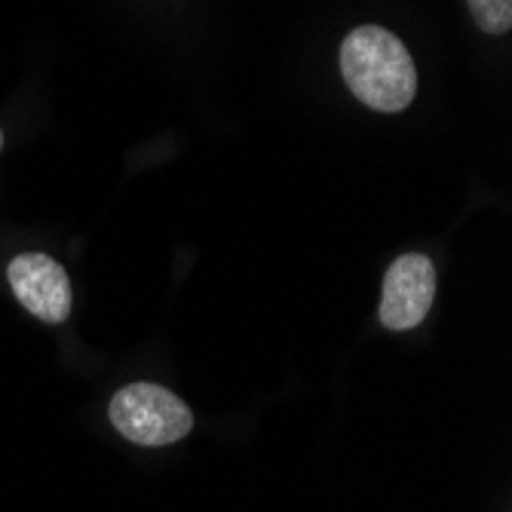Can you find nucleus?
Returning <instances> with one entry per match:
<instances>
[{"mask_svg": "<svg viewBox=\"0 0 512 512\" xmlns=\"http://www.w3.org/2000/svg\"><path fill=\"white\" fill-rule=\"evenodd\" d=\"M341 74L353 96L381 114L405 111L417 96V68L405 43L381 28H353L341 43Z\"/></svg>", "mask_w": 512, "mask_h": 512, "instance_id": "f257e3e1", "label": "nucleus"}, {"mask_svg": "<svg viewBox=\"0 0 512 512\" xmlns=\"http://www.w3.org/2000/svg\"><path fill=\"white\" fill-rule=\"evenodd\" d=\"M111 424L114 430L145 448L175 445L194 430V414L172 390L160 384H129L111 399Z\"/></svg>", "mask_w": 512, "mask_h": 512, "instance_id": "f03ea898", "label": "nucleus"}, {"mask_svg": "<svg viewBox=\"0 0 512 512\" xmlns=\"http://www.w3.org/2000/svg\"><path fill=\"white\" fill-rule=\"evenodd\" d=\"M436 298V267L427 255H402L390 264L381 295V322L390 332L421 325Z\"/></svg>", "mask_w": 512, "mask_h": 512, "instance_id": "7ed1b4c3", "label": "nucleus"}, {"mask_svg": "<svg viewBox=\"0 0 512 512\" xmlns=\"http://www.w3.org/2000/svg\"><path fill=\"white\" fill-rule=\"evenodd\" d=\"M16 301L37 319L59 325L71 316V279L65 267L40 252H25L7 267Z\"/></svg>", "mask_w": 512, "mask_h": 512, "instance_id": "20e7f679", "label": "nucleus"}, {"mask_svg": "<svg viewBox=\"0 0 512 512\" xmlns=\"http://www.w3.org/2000/svg\"><path fill=\"white\" fill-rule=\"evenodd\" d=\"M476 25L485 34H506L512 28V0H467Z\"/></svg>", "mask_w": 512, "mask_h": 512, "instance_id": "39448f33", "label": "nucleus"}, {"mask_svg": "<svg viewBox=\"0 0 512 512\" xmlns=\"http://www.w3.org/2000/svg\"><path fill=\"white\" fill-rule=\"evenodd\" d=\"M0 151H4V129H0Z\"/></svg>", "mask_w": 512, "mask_h": 512, "instance_id": "423d86ee", "label": "nucleus"}]
</instances>
